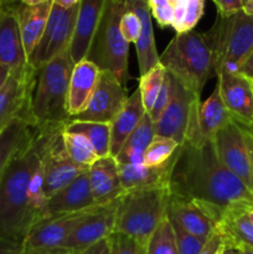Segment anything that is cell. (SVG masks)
Returning <instances> with one entry per match:
<instances>
[{"label": "cell", "mask_w": 253, "mask_h": 254, "mask_svg": "<svg viewBox=\"0 0 253 254\" xmlns=\"http://www.w3.org/2000/svg\"><path fill=\"white\" fill-rule=\"evenodd\" d=\"M170 193L201 201L221 213L253 206V192L220 161L212 139L186 140L179 148Z\"/></svg>", "instance_id": "obj_1"}, {"label": "cell", "mask_w": 253, "mask_h": 254, "mask_svg": "<svg viewBox=\"0 0 253 254\" xmlns=\"http://www.w3.org/2000/svg\"><path fill=\"white\" fill-rule=\"evenodd\" d=\"M45 131L34 128L0 180V238L21 243L34 227L29 207V184L41 159Z\"/></svg>", "instance_id": "obj_2"}, {"label": "cell", "mask_w": 253, "mask_h": 254, "mask_svg": "<svg viewBox=\"0 0 253 254\" xmlns=\"http://www.w3.org/2000/svg\"><path fill=\"white\" fill-rule=\"evenodd\" d=\"M74 64L66 50L37 71L30 102V126L37 130L64 129L69 122L67 96Z\"/></svg>", "instance_id": "obj_3"}, {"label": "cell", "mask_w": 253, "mask_h": 254, "mask_svg": "<svg viewBox=\"0 0 253 254\" xmlns=\"http://www.w3.org/2000/svg\"><path fill=\"white\" fill-rule=\"evenodd\" d=\"M159 62L185 88L198 97L208 79L216 74L210 40L206 32L195 30L176 34L160 55Z\"/></svg>", "instance_id": "obj_4"}, {"label": "cell", "mask_w": 253, "mask_h": 254, "mask_svg": "<svg viewBox=\"0 0 253 254\" xmlns=\"http://www.w3.org/2000/svg\"><path fill=\"white\" fill-rule=\"evenodd\" d=\"M169 188L126 191L117 202L114 233L133 238L145 248L149 238L168 215Z\"/></svg>", "instance_id": "obj_5"}, {"label": "cell", "mask_w": 253, "mask_h": 254, "mask_svg": "<svg viewBox=\"0 0 253 254\" xmlns=\"http://www.w3.org/2000/svg\"><path fill=\"white\" fill-rule=\"evenodd\" d=\"M126 10V0H107L101 22L86 55V60L93 62L101 71L111 72L123 86L130 79L129 44L121 32V19Z\"/></svg>", "instance_id": "obj_6"}, {"label": "cell", "mask_w": 253, "mask_h": 254, "mask_svg": "<svg viewBox=\"0 0 253 254\" xmlns=\"http://www.w3.org/2000/svg\"><path fill=\"white\" fill-rule=\"evenodd\" d=\"M206 35L215 55L216 74L221 71L238 73L253 51V15L243 9L227 16L217 15Z\"/></svg>", "instance_id": "obj_7"}, {"label": "cell", "mask_w": 253, "mask_h": 254, "mask_svg": "<svg viewBox=\"0 0 253 254\" xmlns=\"http://www.w3.org/2000/svg\"><path fill=\"white\" fill-rule=\"evenodd\" d=\"M42 131H45V143L41 154L44 191L49 200L79 175L88 171V168L78 165L68 156L63 145V129Z\"/></svg>", "instance_id": "obj_8"}, {"label": "cell", "mask_w": 253, "mask_h": 254, "mask_svg": "<svg viewBox=\"0 0 253 254\" xmlns=\"http://www.w3.org/2000/svg\"><path fill=\"white\" fill-rule=\"evenodd\" d=\"M78 5L71 9H63L59 5L52 4L44 35L32 54L27 57L29 66L35 72L60 54L69 50L76 27Z\"/></svg>", "instance_id": "obj_9"}, {"label": "cell", "mask_w": 253, "mask_h": 254, "mask_svg": "<svg viewBox=\"0 0 253 254\" xmlns=\"http://www.w3.org/2000/svg\"><path fill=\"white\" fill-rule=\"evenodd\" d=\"M200 104V97L171 76V99L160 118L154 123L155 135L174 139L179 145H183Z\"/></svg>", "instance_id": "obj_10"}, {"label": "cell", "mask_w": 253, "mask_h": 254, "mask_svg": "<svg viewBox=\"0 0 253 254\" xmlns=\"http://www.w3.org/2000/svg\"><path fill=\"white\" fill-rule=\"evenodd\" d=\"M99 206L81 211L52 216L41 221L30 230L24 241V251L26 254H37L60 250L72 231Z\"/></svg>", "instance_id": "obj_11"}, {"label": "cell", "mask_w": 253, "mask_h": 254, "mask_svg": "<svg viewBox=\"0 0 253 254\" xmlns=\"http://www.w3.org/2000/svg\"><path fill=\"white\" fill-rule=\"evenodd\" d=\"M36 74L30 66L24 71L11 72L0 89V133L14 119H25L30 124V102Z\"/></svg>", "instance_id": "obj_12"}, {"label": "cell", "mask_w": 253, "mask_h": 254, "mask_svg": "<svg viewBox=\"0 0 253 254\" xmlns=\"http://www.w3.org/2000/svg\"><path fill=\"white\" fill-rule=\"evenodd\" d=\"M126 99L128 96L126 86H123L111 72L101 71L98 83L87 108L69 121L111 124L122 111Z\"/></svg>", "instance_id": "obj_13"}, {"label": "cell", "mask_w": 253, "mask_h": 254, "mask_svg": "<svg viewBox=\"0 0 253 254\" xmlns=\"http://www.w3.org/2000/svg\"><path fill=\"white\" fill-rule=\"evenodd\" d=\"M213 145L221 163L253 192V174L245 135L238 124L231 121L213 136Z\"/></svg>", "instance_id": "obj_14"}, {"label": "cell", "mask_w": 253, "mask_h": 254, "mask_svg": "<svg viewBox=\"0 0 253 254\" xmlns=\"http://www.w3.org/2000/svg\"><path fill=\"white\" fill-rule=\"evenodd\" d=\"M168 217L191 235L208 241L215 233L222 213L201 201L179 197L170 193Z\"/></svg>", "instance_id": "obj_15"}, {"label": "cell", "mask_w": 253, "mask_h": 254, "mask_svg": "<svg viewBox=\"0 0 253 254\" xmlns=\"http://www.w3.org/2000/svg\"><path fill=\"white\" fill-rule=\"evenodd\" d=\"M117 202L99 206L96 211L87 216L67 237L60 250L71 254H79L99 241L108 238L114 233L116 226Z\"/></svg>", "instance_id": "obj_16"}, {"label": "cell", "mask_w": 253, "mask_h": 254, "mask_svg": "<svg viewBox=\"0 0 253 254\" xmlns=\"http://www.w3.org/2000/svg\"><path fill=\"white\" fill-rule=\"evenodd\" d=\"M20 1H5L0 6V64L11 72L29 67L17 20Z\"/></svg>", "instance_id": "obj_17"}, {"label": "cell", "mask_w": 253, "mask_h": 254, "mask_svg": "<svg viewBox=\"0 0 253 254\" xmlns=\"http://www.w3.org/2000/svg\"><path fill=\"white\" fill-rule=\"evenodd\" d=\"M216 76L221 98L232 119L253 123V88L250 79L226 71L218 72Z\"/></svg>", "instance_id": "obj_18"}, {"label": "cell", "mask_w": 253, "mask_h": 254, "mask_svg": "<svg viewBox=\"0 0 253 254\" xmlns=\"http://www.w3.org/2000/svg\"><path fill=\"white\" fill-rule=\"evenodd\" d=\"M88 179L97 206L116 202L126 192L121 183L118 163L112 155L94 161L88 168Z\"/></svg>", "instance_id": "obj_19"}, {"label": "cell", "mask_w": 253, "mask_h": 254, "mask_svg": "<svg viewBox=\"0 0 253 254\" xmlns=\"http://www.w3.org/2000/svg\"><path fill=\"white\" fill-rule=\"evenodd\" d=\"M107 0H81L77 12L73 39L69 46V55L73 64L86 59L92 39L97 31Z\"/></svg>", "instance_id": "obj_20"}, {"label": "cell", "mask_w": 253, "mask_h": 254, "mask_svg": "<svg viewBox=\"0 0 253 254\" xmlns=\"http://www.w3.org/2000/svg\"><path fill=\"white\" fill-rule=\"evenodd\" d=\"M99 74L101 69L88 60L84 59L74 64L67 96V112L69 118H73L87 108L98 83Z\"/></svg>", "instance_id": "obj_21"}, {"label": "cell", "mask_w": 253, "mask_h": 254, "mask_svg": "<svg viewBox=\"0 0 253 254\" xmlns=\"http://www.w3.org/2000/svg\"><path fill=\"white\" fill-rule=\"evenodd\" d=\"M96 206L89 185L88 171H86L47 200V215L52 217L64 213L81 212Z\"/></svg>", "instance_id": "obj_22"}, {"label": "cell", "mask_w": 253, "mask_h": 254, "mask_svg": "<svg viewBox=\"0 0 253 254\" xmlns=\"http://www.w3.org/2000/svg\"><path fill=\"white\" fill-rule=\"evenodd\" d=\"M178 151L173 158L159 166L119 165L118 164L119 176H121V183L124 191L169 188L174 164L178 158Z\"/></svg>", "instance_id": "obj_23"}, {"label": "cell", "mask_w": 253, "mask_h": 254, "mask_svg": "<svg viewBox=\"0 0 253 254\" xmlns=\"http://www.w3.org/2000/svg\"><path fill=\"white\" fill-rule=\"evenodd\" d=\"M126 7L135 12L141 22L140 35L135 42L136 57H138L139 71L140 76L150 71L159 64L160 56L156 50L155 39H154L153 22H151V11L148 1L139 0H126Z\"/></svg>", "instance_id": "obj_24"}, {"label": "cell", "mask_w": 253, "mask_h": 254, "mask_svg": "<svg viewBox=\"0 0 253 254\" xmlns=\"http://www.w3.org/2000/svg\"><path fill=\"white\" fill-rule=\"evenodd\" d=\"M146 114L141 94L136 88L126 99L122 111L111 123V155L116 158L122 146Z\"/></svg>", "instance_id": "obj_25"}, {"label": "cell", "mask_w": 253, "mask_h": 254, "mask_svg": "<svg viewBox=\"0 0 253 254\" xmlns=\"http://www.w3.org/2000/svg\"><path fill=\"white\" fill-rule=\"evenodd\" d=\"M247 207L226 211L216 226V231L226 247L253 248V223L246 213Z\"/></svg>", "instance_id": "obj_26"}, {"label": "cell", "mask_w": 253, "mask_h": 254, "mask_svg": "<svg viewBox=\"0 0 253 254\" xmlns=\"http://www.w3.org/2000/svg\"><path fill=\"white\" fill-rule=\"evenodd\" d=\"M54 1L39 5H17V20L25 52L29 57L44 35Z\"/></svg>", "instance_id": "obj_27"}, {"label": "cell", "mask_w": 253, "mask_h": 254, "mask_svg": "<svg viewBox=\"0 0 253 254\" xmlns=\"http://www.w3.org/2000/svg\"><path fill=\"white\" fill-rule=\"evenodd\" d=\"M232 121V116L223 104L218 86L213 88L212 93L198 107L197 126L203 139H213L221 128Z\"/></svg>", "instance_id": "obj_28"}, {"label": "cell", "mask_w": 253, "mask_h": 254, "mask_svg": "<svg viewBox=\"0 0 253 254\" xmlns=\"http://www.w3.org/2000/svg\"><path fill=\"white\" fill-rule=\"evenodd\" d=\"M155 138V128L148 113L143 117L135 130L129 135L116 156L119 165H143L144 151Z\"/></svg>", "instance_id": "obj_29"}, {"label": "cell", "mask_w": 253, "mask_h": 254, "mask_svg": "<svg viewBox=\"0 0 253 254\" xmlns=\"http://www.w3.org/2000/svg\"><path fill=\"white\" fill-rule=\"evenodd\" d=\"M32 130L34 128L25 119L17 118L0 133V180L11 159L30 138Z\"/></svg>", "instance_id": "obj_30"}, {"label": "cell", "mask_w": 253, "mask_h": 254, "mask_svg": "<svg viewBox=\"0 0 253 254\" xmlns=\"http://www.w3.org/2000/svg\"><path fill=\"white\" fill-rule=\"evenodd\" d=\"M64 130L82 134L87 138L98 158L111 155V124L69 121Z\"/></svg>", "instance_id": "obj_31"}, {"label": "cell", "mask_w": 253, "mask_h": 254, "mask_svg": "<svg viewBox=\"0 0 253 254\" xmlns=\"http://www.w3.org/2000/svg\"><path fill=\"white\" fill-rule=\"evenodd\" d=\"M145 254H180L173 225L168 215L149 238L145 246Z\"/></svg>", "instance_id": "obj_32"}, {"label": "cell", "mask_w": 253, "mask_h": 254, "mask_svg": "<svg viewBox=\"0 0 253 254\" xmlns=\"http://www.w3.org/2000/svg\"><path fill=\"white\" fill-rule=\"evenodd\" d=\"M62 136H63V145L67 154L76 164L89 168L94 161L99 159L84 135L63 129Z\"/></svg>", "instance_id": "obj_33"}, {"label": "cell", "mask_w": 253, "mask_h": 254, "mask_svg": "<svg viewBox=\"0 0 253 254\" xmlns=\"http://www.w3.org/2000/svg\"><path fill=\"white\" fill-rule=\"evenodd\" d=\"M166 69L164 68L163 64L159 62L155 67L146 72L145 74L140 76V81H139V91L141 94V101H143L144 108H145L146 113L151 111L155 99L158 97L159 92H160L161 86H163L164 78H165Z\"/></svg>", "instance_id": "obj_34"}, {"label": "cell", "mask_w": 253, "mask_h": 254, "mask_svg": "<svg viewBox=\"0 0 253 254\" xmlns=\"http://www.w3.org/2000/svg\"><path fill=\"white\" fill-rule=\"evenodd\" d=\"M180 145L174 139L155 135L146 150L144 151V166H159L173 158Z\"/></svg>", "instance_id": "obj_35"}, {"label": "cell", "mask_w": 253, "mask_h": 254, "mask_svg": "<svg viewBox=\"0 0 253 254\" xmlns=\"http://www.w3.org/2000/svg\"><path fill=\"white\" fill-rule=\"evenodd\" d=\"M170 220V218H169ZM173 225L174 233L176 237V243H178L179 253L180 254H200L202 252L203 247H205L207 241H203L201 238L196 237V236L191 235L188 231L184 230L183 227L178 225L176 222L171 221Z\"/></svg>", "instance_id": "obj_36"}, {"label": "cell", "mask_w": 253, "mask_h": 254, "mask_svg": "<svg viewBox=\"0 0 253 254\" xmlns=\"http://www.w3.org/2000/svg\"><path fill=\"white\" fill-rule=\"evenodd\" d=\"M111 240V254H145V248L136 241L122 233H113Z\"/></svg>", "instance_id": "obj_37"}, {"label": "cell", "mask_w": 253, "mask_h": 254, "mask_svg": "<svg viewBox=\"0 0 253 254\" xmlns=\"http://www.w3.org/2000/svg\"><path fill=\"white\" fill-rule=\"evenodd\" d=\"M141 22L138 15L131 10H126L121 19V32L128 44H135L140 35Z\"/></svg>", "instance_id": "obj_38"}, {"label": "cell", "mask_w": 253, "mask_h": 254, "mask_svg": "<svg viewBox=\"0 0 253 254\" xmlns=\"http://www.w3.org/2000/svg\"><path fill=\"white\" fill-rule=\"evenodd\" d=\"M170 99H171V76L170 73L166 71L163 86H161L160 92H159L158 97H156L155 103H154L151 111L148 113L154 123H155V122L160 118L161 114L164 113V111H165L166 107H168Z\"/></svg>", "instance_id": "obj_39"}, {"label": "cell", "mask_w": 253, "mask_h": 254, "mask_svg": "<svg viewBox=\"0 0 253 254\" xmlns=\"http://www.w3.org/2000/svg\"><path fill=\"white\" fill-rule=\"evenodd\" d=\"M203 6H205V0H188L183 25H181V29L178 34L193 30V27L197 25V22L202 17Z\"/></svg>", "instance_id": "obj_40"}, {"label": "cell", "mask_w": 253, "mask_h": 254, "mask_svg": "<svg viewBox=\"0 0 253 254\" xmlns=\"http://www.w3.org/2000/svg\"><path fill=\"white\" fill-rule=\"evenodd\" d=\"M151 15L156 19L158 24L161 27L165 26H171L173 25L174 20V5L173 4H166L163 6L154 7L150 9Z\"/></svg>", "instance_id": "obj_41"}, {"label": "cell", "mask_w": 253, "mask_h": 254, "mask_svg": "<svg viewBox=\"0 0 253 254\" xmlns=\"http://www.w3.org/2000/svg\"><path fill=\"white\" fill-rule=\"evenodd\" d=\"M217 6L218 15H227L235 14L243 9V0H212Z\"/></svg>", "instance_id": "obj_42"}, {"label": "cell", "mask_w": 253, "mask_h": 254, "mask_svg": "<svg viewBox=\"0 0 253 254\" xmlns=\"http://www.w3.org/2000/svg\"><path fill=\"white\" fill-rule=\"evenodd\" d=\"M235 121V119H233ZM238 124V127L241 128V130L243 131V135H245L246 145H247L248 154H250V160H251V166H252V174H253V123H243V122L235 121Z\"/></svg>", "instance_id": "obj_43"}, {"label": "cell", "mask_w": 253, "mask_h": 254, "mask_svg": "<svg viewBox=\"0 0 253 254\" xmlns=\"http://www.w3.org/2000/svg\"><path fill=\"white\" fill-rule=\"evenodd\" d=\"M0 254H25L24 245L0 238Z\"/></svg>", "instance_id": "obj_44"}, {"label": "cell", "mask_w": 253, "mask_h": 254, "mask_svg": "<svg viewBox=\"0 0 253 254\" xmlns=\"http://www.w3.org/2000/svg\"><path fill=\"white\" fill-rule=\"evenodd\" d=\"M79 254H111V240L104 238Z\"/></svg>", "instance_id": "obj_45"}, {"label": "cell", "mask_w": 253, "mask_h": 254, "mask_svg": "<svg viewBox=\"0 0 253 254\" xmlns=\"http://www.w3.org/2000/svg\"><path fill=\"white\" fill-rule=\"evenodd\" d=\"M222 247V240L217 233H213L212 237L206 242L205 247H203L202 252L200 254H217L220 248Z\"/></svg>", "instance_id": "obj_46"}, {"label": "cell", "mask_w": 253, "mask_h": 254, "mask_svg": "<svg viewBox=\"0 0 253 254\" xmlns=\"http://www.w3.org/2000/svg\"><path fill=\"white\" fill-rule=\"evenodd\" d=\"M238 73L242 74L246 78H248L250 81L253 82V51L251 52L250 56H248L247 59H246V61L243 62Z\"/></svg>", "instance_id": "obj_47"}, {"label": "cell", "mask_w": 253, "mask_h": 254, "mask_svg": "<svg viewBox=\"0 0 253 254\" xmlns=\"http://www.w3.org/2000/svg\"><path fill=\"white\" fill-rule=\"evenodd\" d=\"M11 74V69L9 67L4 66V64H0V89L2 88V86L5 84V82L7 81V78Z\"/></svg>", "instance_id": "obj_48"}, {"label": "cell", "mask_w": 253, "mask_h": 254, "mask_svg": "<svg viewBox=\"0 0 253 254\" xmlns=\"http://www.w3.org/2000/svg\"><path fill=\"white\" fill-rule=\"evenodd\" d=\"M81 0H54V4L63 7V9H71V7L77 6Z\"/></svg>", "instance_id": "obj_49"}, {"label": "cell", "mask_w": 253, "mask_h": 254, "mask_svg": "<svg viewBox=\"0 0 253 254\" xmlns=\"http://www.w3.org/2000/svg\"><path fill=\"white\" fill-rule=\"evenodd\" d=\"M221 254H243L241 248H235V247H226L222 245V251Z\"/></svg>", "instance_id": "obj_50"}, {"label": "cell", "mask_w": 253, "mask_h": 254, "mask_svg": "<svg viewBox=\"0 0 253 254\" xmlns=\"http://www.w3.org/2000/svg\"><path fill=\"white\" fill-rule=\"evenodd\" d=\"M19 1L24 5H39L44 4V2L54 1V0H19Z\"/></svg>", "instance_id": "obj_51"}, {"label": "cell", "mask_w": 253, "mask_h": 254, "mask_svg": "<svg viewBox=\"0 0 253 254\" xmlns=\"http://www.w3.org/2000/svg\"><path fill=\"white\" fill-rule=\"evenodd\" d=\"M243 10H245L247 14L253 15V0H247L243 5Z\"/></svg>", "instance_id": "obj_52"}, {"label": "cell", "mask_w": 253, "mask_h": 254, "mask_svg": "<svg viewBox=\"0 0 253 254\" xmlns=\"http://www.w3.org/2000/svg\"><path fill=\"white\" fill-rule=\"evenodd\" d=\"M26 254V253H25ZM37 254H71L66 251H62V250H55V251H49V252H44V253H37Z\"/></svg>", "instance_id": "obj_53"}, {"label": "cell", "mask_w": 253, "mask_h": 254, "mask_svg": "<svg viewBox=\"0 0 253 254\" xmlns=\"http://www.w3.org/2000/svg\"><path fill=\"white\" fill-rule=\"evenodd\" d=\"M246 213H247L248 218H250L253 223V206H248V207L246 208Z\"/></svg>", "instance_id": "obj_54"}, {"label": "cell", "mask_w": 253, "mask_h": 254, "mask_svg": "<svg viewBox=\"0 0 253 254\" xmlns=\"http://www.w3.org/2000/svg\"><path fill=\"white\" fill-rule=\"evenodd\" d=\"M243 254H253V248H241Z\"/></svg>", "instance_id": "obj_55"}, {"label": "cell", "mask_w": 253, "mask_h": 254, "mask_svg": "<svg viewBox=\"0 0 253 254\" xmlns=\"http://www.w3.org/2000/svg\"><path fill=\"white\" fill-rule=\"evenodd\" d=\"M4 2H5V0H0V6H1V5L4 4Z\"/></svg>", "instance_id": "obj_56"}, {"label": "cell", "mask_w": 253, "mask_h": 254, "mask_svg": "<svg viewBox=\"0 0 253 254\" xmlns=\"http://www.w3.org/2000/svg\"><path fill=\"white\" fill-rule=\"evenodd\" d=\"M5 1H19V0H5Z\"/></svg>", "instance_id": "obj_57"}, {"label": "cell", "mask_w": 253, "mask_h": 254, "mask_svg": "<svg viewBox=\"0 0 253 254\" xmlns=\"http://www.w3.org/2000/svg\"><path fill=\"white\" fill-rule=\"evenodd\" d=\"M221 251H222V247H221V248H220V251H218V252H217V254H221Z\"/></svg>", "instance_id": "obj_58"}, {"label": "cell", "mask_w": 253, "mask_h": 254, "mask_svg": "<svg viewBox=\"0 0 253 254\" xmlns=\"http://www.w3.org/2000/svg\"><path fill=\"white\" fill-rule=\"evenodd\" d=\"M139 1H148V0H139Z\"/></svg>", "instance_id": "obj_59"}, {"label": "cell", "mask_w": 253, "mask_h": 254, "mask_svg": "<svg viewBox=\"0 0 253 254\" xmlns=\"http://www.w3.org/2000/svg\"><path fill=\"white\" fill-rule=\"evenodd\" d=\"M246 1H247V0H243V5H245V2H246Z\"/></svg>", "instance_id": "obj_60"}, {"label": "cell", "mask_w": 253, "mask_h": 254, "mask_svg": "<svg viewBox=\"0 0 253 254\" xmlns=\"http://www.w3.org/2000/svg\"><path fill=\"white\" fill-rule=\"evenodd\" d=\"M251 83H252V88H253V82H252V81H251Z\"/></svg>", "instance_id": "obj_61"}]
</instances>
